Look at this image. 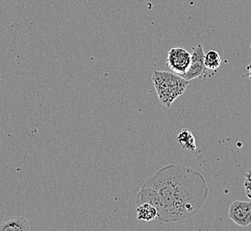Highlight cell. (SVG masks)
Segmentation results:
<instances>
[{"label":"cell","instance_id":"cell-1","mask_svg":"<svg viewBox=\"0 0 251 231\" xmlns=\"http://www.w3.org/2000/svg\"><path fill=\"white\" fill-rule=\"evenodd\" d=\"M208 196L201 173L193 169L169 164L145 181L136 195V205L149 203L157 209L159 222H184L197 214Z\"/></svg>","mask_w":251,"mask_h":231},{"label":"cell","instance_id":"cell-2","mask_svg":"<svg viewBox=\"0 0 251 231\" xmlns=\"http://www.w3.org/2000/svg\"><path fill=\"white\" fill-rule=\"evenodd\" d=\"M151 81L159 102L167 108L184 93L189 85L188 80L172 71L154 70Z\"/></svg>","mask_w":251,"mask_h":231},{"label":"cell","instance_id":"cell-3","mask_svg":"<svg viewBox=\"0 0 251 231\" xmlns=\"http://www.w3.org/2000/svg\"><path fill=\"white\" fill-rule=\"evenodd\" d=\"M192 54L182 47H173L170 49L167 58V65L172 72L180 76H184L191 63Z\"/></svg>","mask_w":251,"mask_h":231},{"label":"cell","instance_id":"cell-4","mask_svg":"<svg viewBox=\"0 0 251 231\" xmlns=\"http://www.w3.org/2000/svg\"><path fill=\"white\" fill-rule=\"evenodd\" d=\"M204 57H205L204 50L201 45L199 44L196 48L194 49L193 53H192L191 63L183 77L186 80L191 81L194 78L202 77L203 75H205L207 68L204 63Z\"/></svg>","mask_w":251,"mask_h":231},{"label":"cell","instance_id":"cell-5","mask_svg":"<svg viewBox=\"0 0 251 231\" xmlns=\"http://www.w3.org/2000/svg\"><path fill=\"white\" fill-rule=\"evenodd\" d=\"M229 217L238 226L248 227L251 223V202L234 201L229 207Z\"/></svg>","mask_w":251,"mask_h":231},{"label":"cell","instance_id":"cell-6","mask_svg":"<svg viewBox=\"0 0 251 231\" xmlns=\"http://www.w3.org/2000/svg\"><path fill=\"white\" fill-rule=\"evenodd\" d=\"M29 221L23 216L13 217L0 224V231H29Z\"/></svg>","mask_w":251,"mask_h":231},{"label":"cell","instance_id":"cell-7","mask_svg":"<svg viewBox=\"0 0 251 231\" xmlns=\"http://www.w3.org/2000/svg\"><path fill=\"white\" fill-rule=\"evenodd\" d=\"M136 214H137V219L139 221L151 222L157 218L158 212H157V209L152 205H151L149 203H143L137 206Z\"/></svg>","mask_w":251,"mask_h":231},{"label":"cell","instance_id":"cell-8","mask_svg":"<svg viewBox=\"0 0 251 231\" xmlns=\"http://www.w3.org/2000/svg\"><path fill=\"white\" fill-rule=\"evenodd\" d=\"M176 141L182 149L195 150L197 148L196 140L193 133L186 128H184L179 132L178 135L176 136Z\"/></svg>","mask_w":251,"mask_h":231},{"label":"cell","instance_id":"cell-9","mask_svg":"<svg viewBox=\"0 0 251 231\" xmlns=\"http://www.w3.org/2000/svg\"><path fill=\"white\" fill-rule=\"evenodd\" d=\"M221 56L217 51L210 50L208 53H205V57H204V63L205 66L207 68V69H211L215 70L217 69L220 64H221Z\"/></svg>","mask_w":251,"mask_h":231},{"label":"cell","instance_id":"cell-10","mask_svg":"<svg viewBox=\"0 0 251 231\" xmlns=\"http://www.w3.org/2000/svg\"><path fill=\"white\" fill-rule=\"evenodd\" d=\"M244 188H245L247 197L251 199V169L247 172L245 182H244Z\"/></svg>","mask_w":251,"mask_h":231},{"label":"cell","instance_id":"cell-11","mask_svg":"<svg viewBox=\"0 0 251 231\" xmlns=\"http://www.w3.org/2000/svg\"><path fill=\"white\" fill-rule=\"evenodd\" d=\"M11 0H0V10L2 9L3 7H5V5H8Z\"/></svg>","mask_w":251,"mask_h":231},{"label":"cell","instance_id":"cell-12","mask_svg":"<svg viewBox=\"0 0 251 231\" xmlns=\"http://www.w3.org/2000/svg\"><path fill=\"white\" fill-rule=\"evenodd\" d=\"M247 69H248V73H249V77L251 80V64L247 66Z\"/></svg>","mask_w":251,"mask_h":231},{"label":"cell","instance_id":"cell-13","mask_svg":"<svg viewBox=\"0 0 251 231\" xmlns=\"http://www.w3.org/2000/svg\"></svg>","mask_w":251,"mask_h":231}]
</instances>
